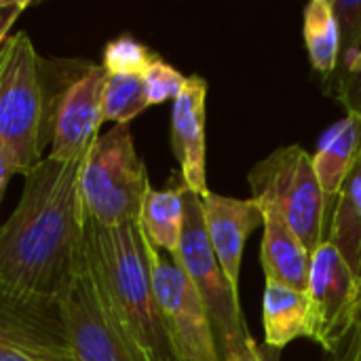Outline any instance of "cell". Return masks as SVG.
<instances>
[{
	"instance_id": "1",
	"label": "cell",
	"mask_w": 361,
	"mask_h": 361,
	"mask_svg": "<svg viewBox=\"0 0 361 361\" xmlns=\"http://www.w3.org/2000/svg\"><path fill=\"white\" fill-rule=\"evenodd\" d=\"M80 161L44 157L23 176L17 207L0 226V290L59 305L85 273L87 216L78 192Z\"/></svg>"
},
{
	"instance_id": "2",
	"label": "cell",
	"mask_w": 361,
	"mask_h": 361,
	"mask_svg": "<svg viewBox=\"0 0 361 361\" xmlns=\"http://www.w3.org/2000/svg\"><path fill=\"white\" fill-rule=\"evenodd\" d=\"M85 271L102 309L146 361H176L159 315L144 237L137 226L87 220Z\"/></svg>"
},
{
	"instance_id": "3",
	"label": "cell",
	"mask_w": 361,
	"mask_h": 361,
	"mask_svg": "<svg viewBox=\"0 0 361 361\" xmlns=\"http://www.w3.org/2000/svg\"><path fill=\"white\" fill-rule=\"evenodd\" d=\"M44 80V61L27 32L11 34L0 44V148L21 176L44 159L51 142Z\"/></svg>"
},
{
	"instance_id": "4",
	"label": "cell",
	"mask_w": 361,
	"mask_h": 361,
	"mask_svg": "<svg viewBox=\"0 0 361 361\" xmlns=\"http://www.w3.org/2000/svg\"><path fill=\"white\" fill-rule=\"evenodd\" d=\"M148 188V171L129 125H114L99 135L80 161L78 192L89 222L99 226L137 222Z\"/></svg>"
},
{
	"instance_id": "5",
	"label": "cell",
	"mask_w": 361,
	"mask_h": 361,
	"mask_svg": "<svg viewBox=\"0 0 361 361\" xmlns=\"http://www.w3.org/2000/svg\"><path fill=\"white\" fill-rule=\"evenodd\" d=\"M247 180L252 199L262 209L279 214L311 256L326 243L330 197L317 180L313 157L302 146L277 148L254 165Z\"/></svg>"
},
{
	"instance_id": "6",
	"label": "cell",
	"mask_w": 361,
	"mask_h": 361,
	"mask_svg": "<svg viewBox=\"0 0 361 361\" xmlns=\"http://www.w3.org/2000/svg\"><path fill=\"white\" fill-rule=\"evenodd\" d=\"M171 260L184 271L195 290L199 292L212 322L216 345L222 355L233 351L245 336L250 328L239 302V290L226 279L205 231L201 197L184 186V231L178 252Z\"/></svg>"
},
{
	"instance_id": "7",
	"label": "cell",
	"mask_w": 361,
	"mask_h": 361,
	"mask_svg": "<svg viewBox=\"0 0 361 361\" xmlns=\"http://www.w3.org/2000/svg\"><path fill=\"white\" fill-rule=\"evenodd\" d=\"M144 237V235H142ZM152 290L176 361H222L209 313L184 271L144 239Z\"/></svg>"
},
{
	"instance_id": "8",
	"label": "cell",
	"mask_w": 361,
	"mask_h": 361,
	"mask_svg": "<svg viewBox=\"0 0 361 361\" xmlns=\"http://www.w3.org/2000/svg\"><path fill=\"white\" fill-rule=\"evenodd\" d=\"M108 72L89 59L63 63V80L49 99L51 106V146L49 154L57 161H82L99 137L104 123L102 95Z\"/></svg>"
},
{
	"instance_id": "9",
	"label": "cell",
	"mask_w": 361,
	"mask_h": 361,
	"mask_svg": "<svg viewBox=\"0 0 361 361\" xmlns=\"http://www.w3.org/2000/svg\"><path fill=\"white\" fill-rule=\"evenodd\" d=\"M307 296L311 341L332 353L355 319L360 281L328 241L311 258Z\"/></svg>"
},
{
	"instance_id": "10",
	"label": "cell",
	"mask_w": 361,
	"mask_h": 361,
	"mask_svg": "<svg viewBox=\"0 0 361 361\" xmlns=\"http://www.w3.org/2000/svg\"><path fill=\"white\" fill-rule=\"evenodd\" d=\"M72 361H146L99 305L87 271L59 302Z\"/></svg>"
},
{
	"instance_id": "11",
	"label": "cell",
	"mask_w": 361,
	"mask_h": 361,
	"mask_svg": "<svg viewBox=\"0 0 361 361\" xmlns=\"http://www.w3.org/2000/svg\"><path fill=\"white\" fill-rule=\"evenodd\" d=\"M72 361L59 305L27 302L0 290V353Z\"/></svg>"
},
{
	"instance_id": "12",
	"label": "cell",
	"mask_w": 361,
	"mask_h": 361,
	"mask_svg": "<svg viewBox=\"0 0 361 361\" xmlns=\"http://www.w3.org/2000/svg\"><path fill=\"white\" fill-rule=\"evenodd\" d=\"M201 205L212 250L231 286L239 290L245 243L264 224V212L254 199H235L212 190L201 197Z\"/></svg>"
},
{
	"instance_id": "13",
	"label": "cell",
	"mask_w": 361,
	"mask_h": 361,
	"mask_svg": "<svg viewBox=\"0 0 361 361\" xmlns=\"http://www.w3.org/2000/svg\"><path fill=\"white\" fill-rule=\"evenodd\" d=\"M205 116L207 80L199 74L186 76L184 89L171 108V148L180 165L182 184L199 197L209 190L205 173Z\"/></svg>"
},
{
	"instance_id": "14",
	"label": "cell",
	"mask_w": 361,
	"mask_h": 361,
	"mask_svg": "<svg viewBox=\"0 0 361 361\" xmlns=\"http://www.w3.org/2000/svg\"><path fill=\"white\" fill-rule=\"evenodd\" d=\"M264 212V235L260 262L267 281L288 286L298 292H307L311 273V254L305 250L294 231L283 222V218L271 209Z\"/></svg>"
},
{
	"instance_id": "15",
	"label": "cell",
	"mask_w": 361,
	"mask_h": 361,
	"mask_svg": "<svg viewBox=\"0 0 361 361\" xmlns=\"http://www.w3.org/2000/svg\"><path fill=\"white\" fill-rule=\"evenodd\" d=\"M361 157V118L347 114L332 125L319 140L313 167L326 197L334 199Z\"/></svg>"
},
{
	"instance_id": "16",
	"label": "cell",
	"mask_w": 361,
	"mask_h": 361,
	"mask_svg": "<svg viewBox=\"0 0 361 361\" xmlns=\"http://www.w3.org/2000/svg\"><path fill=\"white\" fill-rule=\"evenodd\" d=\"M262 324L264 345L277 351L298 338H311L307 292L267 281L262 298Z\"/></svg>"
},
{
	"instance_id": "17",
	"label": "cell",
	"mask_w": 361,
	"mask_h": 361,
	"mask_svg": "<svg viewBox=\"0 0 361 361\" xmlns=\"http://www.w3.org/2000/svg\"><path fill=\"white\" fill-rule=\"evenodd\" d=\"M334 199L336 203L326 241L361 281V157Z\"/></svg>"
},
{
	"instance_id": "18",
	"label": "cell",
	"mask_w": 361,
	"mask_h": 361,
	"mask_svg": "<svg viewBox=\"0 0 361 361\" xmlns=\"http://www.w3.org/2000/svg\"><path fill=\"white\" fill-rule=\"evenodd\" d=\"M137 226L152 247L173 256L184 231V184L165 190L150 186L142 203Z\"/></svg>"
},
{
	"instance_id": "19",
	"label": "cell",
	"mask_w": 361,
	"mask_h": 361,
	"mask_svg": "<svg viewBox=\"0 0 361 361\" xmlns=\"http://www.w3.org/2000/svg\"><path fill=\"white\" fill-rule=\"evenodd\" d=\"M302 36L311 66L326 78L332 76L341 57V34L330 0H311L305 6Z\"/></svg>"
},
{
	"instance_id": "20",
	"label": "cell",
	"mask_w": 361,
	"mask_h": 361,
	"mask_svg": "<svg viewBox=\"0 0 361 361\" xmlns=\"http://www.w3.org/2000/svg\"><path fill=\"white\" fill-rule=\"evenodd\" d=\"M148 108L144 78L137 74H108L102 95L104 121L129 125Z\"/></svg>"
},
{
	"instance_id": "21",
	"label": "cell",
	"mask_w": 361,
	"mask_h": 361,
	"mask_svg": "<svg viewBox=\"0 0 361 361\" xmlns=\"http://www.w3.org/2000/svg\"><path fill=\"white\" fill-rule=\"evenodd\" d=\"M157 57H159L157 53H152L146 44L135 40L131 34H121L106 44L102 66L108 74L142 76Z\"/></svg>"
},
{
	"instance_id": "22",
	"label": "cell",
	"mask_w": 361,
	"mask_h": 361,
	"mask_svg": "<svg viewBox=\"0 0 361 361\" xmlns=\"http://www.w3.org/2000/svg\"><path fill=\"white\" fill-rule=\"evenodd\" d=\"M142 78L146 87L148 106H161L165 102H173L182 93L184 82H186V76L161 57H157L148 66Z\"/></svg>"
},
{
	"instance_id": "23",
	"label": "cell",
	"mask_w": 361,
	"mask_h": 361,
	"mask_svg": "<svg viewBox=\"0 0 361 361\" xmlns=\"http://www.w3.org/2000/svg\"><path fill=\"white\" fill-rule=\"evenodd\" d=\"M330 4L341 34V66L351 61L361 51V0H330Z\"/></svg>"
},
{
	"instance_id": "24",
	"label": "cell",
	"mask_w": 361,
	"mask_h": 361,
	"mask_svg": "<svg viewBox=\"0 0 361 361\" xmlns=\"http://www.w3.org/2000/svg\"><path fill=\"white\" fill-rule=\"evenodd\" d=\"M330 91L345 106L347 114L361 118V51L347 63H341L332 76L326 78Z\"/></svg>"
},
{
	"instance_id": "25",
	"label": "cell",
	"mask_w": 361,
	"mask_h": 361,
	"mask_svg": "<svg viewBox=\"0 0 361 361\" xmlns=\"http://www.w3.org/2000/svg\"><path fill=\"white\" fill-rule=\"evenodd\" d=\"M326 361H361V307H357L355 319L343 341L336 345Z\"/></svg>"
},
{
	"instance_id": "26",
	"label": "cell",
	"mask_w": 361,
	"mask_h": 361,
	"mask_svg": "<svg viewBox=\"0 0 361 361\" xmlns=\"http://www.w3.org/2000/svg\"><path fill=\"white\" fill-rule=\"evenodd\" d=\"M222 361H279V351L267 345H258L250 334L233 351L222 355Z\"/></svg>"
},
{
	"instance_id": "27",
	"label": "cell",
	"mask_w": 361,
	"mask_h": 361,
	"mask_svg": "<svg viewBox=\"0 0 361 361\" xmlns=\"http://www.w3.org/2000/svg\"><path fill=\"white\" fill-rule=\"evenodd\" d=\"M27 6V0H0V44L11 36L15 21Z\"/></svg>"
},
{
	"instance_id": "28",
	"label": "cell",
	"mask_w": 361,
	"mask_h": 361,
	"mask_svg": "<svg viewBox=\"0 0 361 361\" xmlns=\"http://www.w3.org/2000/svg\"><path fill=\"white\" fill-rule=\"evenodd\" d=\"M13 176H15V171H13V167H11V163H8V159H6L4 150L0 148V203H2V199H4V192H6L8 180H11Z\"/></svg>"
},
{
	"instance_id": "29",
	"label": "cell",
	"mask_w": 361,
	"mask_h": 361,
	"mask_svg": "<svg viewBox=\"0 0 361 361\" xmlns=\"http://www.w3.org/2000/svg\"><path fill=\"white\" fill-rule=\"evenodd\" d=\"M0 361H55V360H47V357H34V355H25V353L6 351V353H0Z\"/></svg>"
},
{
	"instance_id": "30",
	"label": "cell",
	"mask_w": 361,
	"mask_h": 361,
	"mask_svg": "<svg viewBox=\"0 0 361 361\" xmlns=\"http://www.w3.org/2000/svg\"><path fill=\"white\" fill-rule=\"evenodd\" d=\"M357 307H361V281H360V298H357Z\"/></svg>"
}]
</instances>
